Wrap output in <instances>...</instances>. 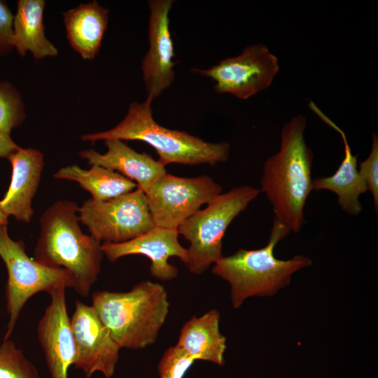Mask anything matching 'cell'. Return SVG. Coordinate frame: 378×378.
<instances>
[{
  "label": "cell",
  "instance_id": "obj_1",
  "mask_svg": "<svg viewBox=\"0 0 378 378\" xmlns=\"http://www.w3.org/2000/svg\"><path fill=\"white\" fill-rule=\"evenodd\" d=\"M307 119L298 115L281 130L279 150L263 164L261 190L271 203L273 223L288 234L304 223V208L312 190L314 155L304 139Z\"/></svg>",
  "mask_w": 378,
  "mask_h": 378
},
{
  "label": "cell",
  "instance_id": "obj_2",
  "mask_svg": "<svg viewBox=\"0 0 378 378\" xmlns=\"http://www.w3.org/2000/svg\"><path fill=\"white\" fill-rule=\"evenodd\" d=\"M78 209L74 202L59 200L46 210L34 258L69 271L74 290L86 298L97 280L104 253L101 242L81 230Z\"/></svg>",
  "mask_w": 378,
  "mask_h": 378
},
{
  "label": "cell",
  "instance_id": "obj_3",
  "mask_svg": "<svg viewBox=\"0 0 378 378\" xmlns=\"http://www.w3.org/2000/svg\"><path fill=\"white\" fill-rule=\"evenodd\" d=\"M92 306L120 348L153 344L169 309L168 294L159 283L143 281L127 292L98 290Z\"/></svg>",
  "mask_w": 378,
  "mask_h": 378
},
{
  "label": "cell",
  "instance_id": "obj_4",
  "mask_svg": "<svg viewBox=\"0 0 378 378\" xmlns=\"http://www.w3.org/2000/svg\"><path fill=\"white\" fill-rule=\"evenodd\" d=\"M152 102H132L124 119L113 128L84 134V141L138 140L152 146L164 166L171 163L188 165L225 162L230 155V144L211 143L184 131L169 130L159 125L153 117Z\"/></svg>",
  "mask_w": 378,
  "mask_h": 378
},
{
  "label": "cell",
  "instance_id": "obj_5",
  "mask_svg": "<svg viewBox=\"0 0 378 378\" xmlns=\"http://www.w3.org/2000/svg\"><path fill=\"white\" fill-rule=\"evenodd\" d=\"M288 234L273 223L266 246L255 250L240 248L214 264L212 272L230 285L234 308L250 297L274 295L290 283L295 272L312 265V260L301 255L286 260L274 256L275 246Z\"/></svg>",
  "mask_w": 378,
  "mask_h": 378
},
{
  "label": "cell",
  "instance_id": "obj_6",
  "mask_svg": "<svg viewBox=\"0 0 378 378\" xmlns=\"http://www.w3.org/2000/svg\"><path fill=\"white\" fill-rule=\"evenodd\" d=\"M260 192L249 186L234 188L215 197L206 208L179 225L178 234L190 243L186 266L190 272L201 274L223 257L222 240L226 229Z\"/></svg>",
  "mask_w": 378,
  "mask_h": 378
},
{
  "label": "cell",
  "instance_id": "obj_7",
  "mask_svg": "<svg viewBox=\"0 0 378 378\" xmlns=\"http://www.w3.org/2000/svg\"><path fill=\"white\" fill-rule=\"evenodd\" d=\"M0 257L8 272L6 297L8 321L4 339L8 340L29 298L39 292L49 293L60 287L74 288V280L66 270L48 266L30 258L24 243L9 237L7 225H0Z\"/></svg>",
  "mask_w": 378,
  "mask_h": 378
},
{
  "label": "cell",
  "instance_id": "obj_8",
  "mask_svg": "<svg viewBox=\"0 0 378 378\" xmlns=\"http://www.w3.org/2000/svg\"><path fill=\"white\" fill-rule=\"evenodd\" d=\"M78 214L90 236L104 243L125 242L155 227L146 195L138 188L106 201L87 200Z\"/></svg>",
  "mask_w": 378,
  "mask_h": 378
},
{
  "label": "cell",
  "instance_id": "obj_9",
  "mask_svg": "<svg viewBox=\"0 0 378 378\" xmlns=\"http://www.w3.org/2000/svg\"><path fill=\"white\" fill-rule=\"evenodd\" d=\"M221 193V186L209 176L187 178L166 173L145 194L154 225L177 229Z\"/></svg>",
  "mask_w": 378,
  "mask_h": 378
},
{
  "label": "cell",
  "instance_id": "obj_10",
  "mask_svg": "<svg viewBox=\"0 0 378 378\" xmlns=\"http://www.w3.org/2000/svg\"><path fill=\"white\" fill-rule=\"evenodd\" d=\"M279 71L278 58L262 43L249 45L239 55L221 59L206 69L191 70L213 80L217 93L230 94L240 99L268 88Z\"/></svg>",
  "mask_w": 378,
  "mask_h": 378
},
{
  "label": "cell",
  "instance_id": "obj_11",
  "mask_svg": "<svg viewBox=\"0 0 378 378\" xmlns=\"http://www.w3.org/2000/svg\"><path fill=\"white\" fill-rule=\"evenodd\" d=\"M70 323L75 349L73 365L86 377L95 372L106 378L113 377L120 348L94 307L76 300Z\"/></svg>",
  "mask_w": 378,
  "mask_h": 378
},
{
  "label": "cell",
  "instance_id": "obj_12",
  "mask_svg": "<svg viewBox=\"0 0 378 378\" xmlns=\"http://www.w3.org/2000/svg\"><path fill=\"white\" fill-rule=\"evenodd\" d=\"M174 1H148V50L141 62L143 80L147 97L158 98L175 79L173 41L169 15Z\"/></svg>",
  "mask_w": 378,
  "mask_h": 378
},
{
  "label": "cell",
  "instance_id": "obj_13",
  "mask_svg": "<svg viewBox=\"0 0 378 378\" xmlns=\"http://www.w3.org/2000/svg\"><path fill=\"white\" fill-rule=\"evenodd\" d=\"M65 289L60 287L49 293L50 302L37 326L38 342L51 378H67L68 370L74 362L75 349Z\"/></svg>",
  "mask_w": 378,
  "mask_h": 378
},
{
  "label": "cell",
  "instance_id": "obj_14",
  "mask_svg": "<svg viewBox=\"0 0 378 378\" xmlns=\"http://www.w3.org/2000/svg\"><path fill=\"white\" fill-rule=\"evenodd\" d=\"M177 229L155 226L148 232L122 243H103V253L111 262L129 255H143L151 263L150 274L162 281H171L178 275V269L171 265L170 257H177L186 265L188 262L187 248L178 241Z\"/></svg>",
  "mask_w": 378,
  "mask_h": 378
},
{
  "label": "cell",
  "instance_id": "obj_15",
  "mask_svg": "<svg viewBox=\"0 0 378 378\" xmlns=\"http://www.w3.org/2000/svg\"><path fill=\"white\" fill-rule=\"evenodd\" d=\"M12 167L11 181L0 209L7 216L29 223L34 214L32 200L37 190L44 160L37 149L19 148L8 158Z\"/></svg>",
  "mask_w": 378,
  "mask_h": 378
},
{
  "label": "cell",
  "instance_id": "obj_16",
  "mask_svg": "<svg viewBox=\"0 0 378 378\" xmlns=\"http://www.w3.org/2000/svg\"><path fill=\"white\" fill-rule=\"evenodd\" d=\"M107 151L99 153L93 149L82 150L79 155L90 165H98L117 172L136 181L145 193L153 183L167 173L165 166L146 153H138L122 140H105Z\"/></svg>",
  "mask_w": 378,
  "mask_h": 378
},
{
  "label": "cell",
  "instance_id": "obj_17",
  "mask_svg": "<svg viewBox=\"0 0 378 378\" xmlns=\"http://www.w3.org/2000/svg\"><path fill=\"white\" fill-rule=\"evenodd\" d=\"M321 119L340 134L344 146V156L332 175L313 179L312 190L333 192L342 210L356 216L362 211L360 196L368 190L358 172V155H353L344 132L335 122L326 115H323Z\"/></svg>",
  "mask_w": 378,
  "mask_h": 378
},
{
  "label": "cell",
  "instance_id": "obj_18",
  "mask_svg": "<svg viewBox=\"0 0 378 378\" xmlns=\"http://www.w3.org/2000/svg\"><path fill=\"white\" fill-rule=\"evenodd\" d=\"M219 323L220 313L216 309L192 316L181 328L175 346L195 360L223 365L227 345L226 337L220 332Z\"/></svg>",
  "mask_w": 378,
  "mask_h": 378
},
{
  "label": "cell",
  "instance_id": "obj_19",
  "mask_svg": "<svg viewBox=\"0 0 378 378\" xmlns=\"http://www.w3.org/2000/svg\"><path fill=\"white\" fill-rule=\"evenodd\" d=\"M108 12L92 1L64 13L69 43L83 59H92L98 53L107 27Z\"/></svg>",
  "mask_w": 378,
  "mask_h": 378
},
{
  "label": "cell",
  "instance_id": "obj_20",
  "mask_svg": "<svg viewBox=\"0 0 378 378\" xmlns=\"http://www.w3.org/2000/svg\"><path fill=\"white\" fill-rule=\"evenodd\" d=\"M43 0H19L13 15V48L21 56L29 51L35 59L58 55L46 38L43 24Z\"/></svg>",
  "mask_w": 378,
  "mask_h": 378
},
{
  "label": "cell",
  "instance_id": "obj_21",
  "mask_svg": "<svg viewBox=\"0 0 378 378\" xmlns=\"http://www.w3.org/2000/svg\"><path fill=\"white\" fill-rule=\"evenodd\" d=\"M54 177L77 182L96 201L109 200L137 188L136 183L120 173L98 165H92L88 170L69 165L59 169Z\"/></svg>",
  "mask_w": 378,
  "mask_h": 378
},
{
  "label": "cell",
  "instance_id": "obj_22",
  "mask_svg": "<svg viewBox=\"0 0 378 378\" xmlns=\"http://www.w3.org/2000/svg\"><path fill=\"white\" fill-rule=\"evenodd\" d=\"M25 108L18 90L10 82L0 80V132L10 134L25 119Z\"/></svg>",
  "mask_w": 378,
  "mask_h": 378
},
{
  "label": "cell",
  "instance_id": "obj_23",
  "mask_svg": "<svg viewBox=\"0 0 378 378\" xmlns=\"http://www.w3.org/2000/svg\"><path fill=\"white\" fill-rule=\"evenodd\" d=\"M0 378H39L34 365L9 339L0 345Z\"/></svg>",
  "mask_w": 378,
  "mask_h": 378
},
{
  "label": "cell",
  "instance_id": "obj_24",
  "mask_svg": "<svg viewBox=\"0 0 378 378\" xmlns=\"http://www.w3.org/2000/svg\"><path fill=\"white\" fill-rule=\"evenodd\" d=\"M195 360L176 346L169 347L159 365L160 378H183Z\"/></svg>",
  "mask_w": 378,
  "mask_h": 378
},
{
  "label": "cell",
  "instance_id": "obj_25",
  "mask_svg": "<svg viewBox=\"0 0 378 378\" xmlns=\"http://www.w3.org/2000/svg\"><path fill=\"white\" fill-rule=\"evenodd\" d=\"M358 172L363 178L367 190L372 195L376 212L378 207V137L372 133L371 151L368 157L359 164Z\"/></svg>",
  "mask_w": 378,
  "mask_h": 378
},
{
  "label": "cell",
  "instance_id": "obj_26",
  "mask_svg": "<svg viewBox=\"0 0 378 378\" xmlns=\"http://www.w3.org/2000/svg\"><path fill=\"white\" fill-rule=\"evenodd\" d=\"M13 14L8 4L0 0V57L8 55L13 49Z\"/></svg>",
  "mask_w": 378,
  "mask_h": 378
},
{
  "label": "cell",
  "instance_id": "obj_27",
  "mask_svg": "<svg viewBox=\"0 0 378 378\" xmlns=\"http://www.w3.org/2000/svg\"><path fill=\"white\" fill-rule=\"evenodd\" d=\"M20 147L13 141L10 134L0 132V158H6Z\"/></svg>",
  "mask_w": 378,
  "mask_h": 378
},
{
  "label": "cell",
  "instance_id": "obj_28",
  "mask_svg": "<svg viewBox=\"0 0 378 378\" xmlns=\"http://www.w3.org/2000/svg\"><path fill=\"white\" fill-rule=\"evenodd\" d=\"M8 224V217L0 209V225Z\"/></svg>",
  "mask_w": 378,
  "mask_h": 378
}]
</instances>
